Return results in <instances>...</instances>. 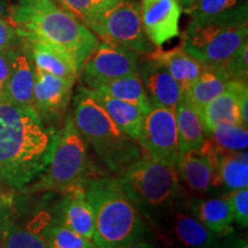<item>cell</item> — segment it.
Wrapping results in <instances>:
<instances>
[{
	"label": "cell",
	"mask_w": 248,
	"mask_h": 248,
	"mask_svg": "<svg viewBox=\"0 0 248 248\" xmlns=\"http://www.w3.org/2000/svg\"><path fill=\"white\" fill-rule=\"evenodd\" d=\"M58 132L32 107L0 101V183L20 191L44 171Z\"/></svg>",
	"instance_id": "obj_1"
},
{
	"label": "cell",
	"mask_w": 248,
	"mask_h": 248,
	"mask_svg": "<svg viewBox=\"0 0 248 248\" xmlns=\"http://www.w3.org/2000/svg\"><path fill=\"white\" fill-rule=\"evenodd\" d=\"M8 18L22 38L33 37L53 46L79 70L100 40L57 0H18Z\"/></svg>",
	"instance_id": "obj_2"
},
{
	"label": "cell",
	"mask_w": 248,
	"mask_h": 248,
	"mask_svg": "<svg viewBox=\"0 0 248 248\" xmlns=\"http://www.w3.org/2000/svg\"><path fill=\"white\" fill-rule=\"evenodd\" d=\"M85 195L94 212L92 241L98 248H120L142 240L147 228L117 178H88Z\"/></svg>",
	"instance_id": "obj_3"
},
{
	"label": "cell",
	"mask_w": 248,
	"mask_h": 248,
	"mask_svg": "<svg viewBox=\"0 0 248 248\" xmlns=\"http://www.w3.org/2000/svg\"><path fill=\"white\" fill-rule=\"evenodd\" d=\"M73 106L76 129L109 171L120 173L141 156L138 142L120 131L85 86H79Z\"/></svg>",
	"instance_id": "obj_4"
},
{
	"label": "cell",
	"mask_w": 248,
	"mask_h": 248,
	"mask_svg": "<svg viewBox=\"0 0 248 248\" xmlns=\"http://www.w3.org/2000/svg\"><path fill=\"white\" fill-rule=\"evenodd\" d=\"M117 178L140 214L170 209L178 200L179 173L176 163L142 154Z\"/></svg>",
	"instance_id": "obj_5"
},
{
	"label": "cell",
	"mask_w": 248,
	"mask_h": 248,
	"mask_svg": "<svg viewBox=\"0 0 248 248\" xmlns=\"http://www.w3.org/2000/svg\"><path fill=\"white\" fill-rule=\"evenodd\" d=\"M88 170L86 142L69 115L58 132L57 144L47 167L35 181L18 192L24 194L64 192L88 179Z\"/></svg>",
	"instance_id": "obj_6"
},
{
	"label": "cell",
	"mask_w": 248,
	"mask_h": 248,
	"mask_svg": "<svg viewBox=\"0 0 248 248\" xmlns=\"http://www.w3.org/2000/svg\"><path fill=\"white\" fill-rule=\"evenodd\" d=\"M246 42L247 24L190 22L182 33L181 47L201 63L221 67Z\"/></svg>",
	"instance_id": "obj_7"
},
{
	"label": "cell",
	"mask_w": 248,
	"mask_h": 248,
	"mask_svg": "<svg viewBox=\"0 0 248 248\" xmlns=\"http://www.w3.org/2000/svg\"><path fill=\"white\" fill-rule=\"evenodd\" d=\"M89 29L100 40L124 46L140 55H148L155 49L142 29L137 0H119L105 9Z\"/></svg>",
	"instance_id": "obj_8"
},
{
	"label": "cell",
	"mask_w": 248,
	"mask_h": 248,
	"mask_svg": "<svg viewBox=\"0 0 248 248\" xmlns=\"http://www.w3.org/2000/svg\"><path fill=\"white\" fill-rule=\"evenodd\" d=\"M140 54L124 46L99 40L94 51L86 59L79 75L85 88L95 90L110 80L138 71Z\"/></svg>",
	"instance_id": "obj_9"
},
{
	"label": "cell",
	"mask_w": 248,
	"mask_h": 248,
	"mask_svg": "<svg viewBox=\"0 0 248 248\" xmlns=\"http://www.w3.org/2000/svg\"><path fill=\"white\" fill-rule=\"evenodd\" d=\"M137 142L142 154L177 164L181 151L175 110L152 107L144 116Z\"/></svg>",
	"instance_id": "obj_10"
},
{
	"label": "cell",
	"mask_w": 248,
	"mask_h": 248,
	"mask_svg": "<svg viewBox=\"0 0 248 248\" xmlns=\"http://www.w3.org/2000/svg\"><path fill=\"white\" fill-rule=\"evenodd\" d=\"M139 12L142 29L155 47H162L181 35L183 7L177 0H141Z\"/></svg>",
	"instance_id": "obj_11"
},
{
	"label": "cell",
	"mask_w": 248,
	"mask_h": 248,
	"mask_svg": "<svg viewBox=\"0 0 248 248\" xmlns=\"http://www.w3.org/2000/svg\"><path fill=\"white\" fill-rule=\"evenodd\" d=\"M36 69V68H35ZM75 82L36 69L32 108L43 121H61L69 106Z\"/></svg>",
	"instance_id": "obj_12"
},
{
	"label": "cell",
	"mask_w": 248,
	"mask_h": 248,
	"mask_svg": "<svg viewBox=\"0 0 248 248\" xmlns=\"http://www.w3.org/2000/svg\"><path fill=\"white\" fill-rule=\"evenodd\" d=\"M138 73L152 106L175 110L183 97V89L168 69L159 61L146 57L139 62Z\"/></svg>",
	"instance_id": "obj_13"
},
{
	"label": "cell",
	"mask_w": 248,
	"mask_h": 248,
	"mask_svg": "<svg viewBox=\"0 0 248 248\" xmlns=\"http://www.w3.org/2000/svg\"><path fill=\"white\" fill-rule=\"evenodd\" d=\"M57 210L55 222L67 226L86 239L92 240L94 232V212L85 195L83 183L71 186L64 192Z\"/></svg>",
	"instance_id": "obj_14"
},
{
	"label": "cell",
	"mask_w": 248,
	"mask_h": 248,
	"mask_svg": "<svg viewBox=\"0 0 248 248\" xmlns=\"http://www.w3.org/2000/svg\"><path fill=\"white\" fill-rule=\"evenodd\" d=\"M245 89H248L247 82L245 80H230L226 91L213 99L198 111L202 123L204 135H208L210 130L217 124L229 123L245 126L239 106L240 94Z\"/></svg>",
	"instance_id": "obj_15"
},
{
	"label": "cell",
	"mask_w": 248,
	"mask_h": 248,
	"mask_svg": "<svg viewBox=\"0 0 248 248\" xmlns=\"http://www.w3.org/2000/svg\"><path fill=\"white\" fill-rule=\"evenodd\" d=\"M36 69L26 42L15 48L4 100L17 106L32 107Z\"/></svg>",
	"instance_id": "obj_16"
},
{
	"label": "cell",
	"mask_w": 248,
	"mask_h": 248,
	"mask_svg": "<svg viewBox=\"0 0 248 248\" xmlns=\"http://www.w3.org/2000/svg\"><path fill=\"white\" fill-rule=\"evenodd\" d=\"M183 11L191 22L248 24L247 0H194Z\"/></svg>",
	"instance_id": "obj_17"
},
{
	"label": "cell",
	"mask_w": 248,
	"mask_h": 248,
	"mask_svg": "<svg viewBox=\"0 0 248 248\" xmlns=\"http://www.w3.org/2000/svg\"><path fill=\"white\" fill-rule=\"evenodd\" d=\"M22 39L28 45L36 69L76 82L80 70L67 54L33 37H23Z\"/></svg>",
	"instance_id": "obj_18"
},
{
	"label": "cell",
	"mask_w": 248,
	"mask_h": 248,
	"mask_svg": "<svg viewBox=\"0 0 248 248\" xmlns=\"http://www.w3.org/2000/svg\"><path fill=\"white\" fill-rule=\"evenodd\" d=\"M190 214L216 234L230 233L233 219L231 204L226 197L199 199L190 198L186 200Z\"/></svg>",
	"instance_id": "obj_19"
},
{
	"label": "cell",
	"mask_w": 248,
	"mask_h": 248,
	"mask_svg": "<svg viewBox=\"0 0 248 248\" xmlns=\"http://www.w3.org/2000/svg\"><path fill=\"white\" fill-rule=\"evenodd\" d=\"M88 91L92 98L104 108L107 115L120 129V131H122L124 135L133 140L138 141L145 116L144 114L129 102L110 97L107 93L99 91V90L88 89Z\"/></svg>",
	"instance_id": "obj_20"
},
{
	"label": "cell",
	"mask_w": 248,
	"mask_h": 248,
	"mask_svg": "<svg viewBox=\"0 0 248 248\" xmlns=\"http://www.w3.org/2000/svg\"><path fill=\"white\" fill-rule=\"evenodd\" d=\"M179 177L197 193H207L215 188V175L208 157L200 150L181 153L177 161Z\"/></svg>",
	"instance_id": "obj_21"
},
{
	"label": "cell",
	"mask_w": 248,
	"mask_h": 248,
	"mask_svg": "<svg viewBox=\"0 0 248 248\" xmlns=\"http://www.w3.org/2000/svg\"><path fill=\"white\" fill-rule=\"evenodd\" d=\"M159 61L179 83L183 91L190 86L202 73L204 64L184 51L181 46L171 49L155 47L151 54L145 55Z\"/></svg>",
	"instance_id": "obj_22"
},
{
	"label": "cell",
	"mask_w": 248,
	"mask_h": 248,
	"mask_svg": "<svg viewBox=\"0 0 248 248\" xmlns=\"http://www.w3.org/2000/svg\"><path fill=\"white\" fill-rule=\"evenodd\" d=\"M229 84L230 79L223 74L219 68L204 64L201 75L183 91V94L191 102L197 111H199L213 99L226 91Z\"/></svg>",
	"instance_id": "obj_23"
},
{
	"label": "cell",
	"mask_w": 248,
	"mask_h": 248,
	"mask_svg": "<svg viewBox=\"0 0 248 248\" xmlns=\"http://www.w3.org/2000/svg\"><path fill=\"white\" fill-rule=\"evenodd\" d=\"M217 188H224L225 193L248 187L247 151L235 152L221 148L216 175Z\"/></svg>",
	"instance_id": "obj_24"
},
{
	"label": "cell",
	"mask_w": 248,
	"mask_h": 248,
	"mask_svg": "<svg viewBox=\"0 0 248 248\" xmlns=\"http://www.w3.org/2000/svg\"><path fill=\"white\" fill-rule=\"evenodd\" d=\"M175 117L181 153L191 150H200L206 139V135L199 113L184 97V94L175 108Z\"/></svg>",
	"instance_id": "obj_25"
},
{
	"label": "cell",
	"mask_w": 248,
	"mask_h": 248,
	"mask_svg": "<svg viewBox=\"0 0 248 248\" xmlns=\"http://www.w3.org/2000/svg\"><path fill=\"white\" fill-rule=\"evenodd\" d=\"M173 233L186 248H216L218 237L198 221L192 214L176 210L173 215Z\"/></svg>",
	"instance_id": "obj_26"
},
{
	"label": "cell",
	"mask_w": 248,
	"mask_h": 248,
	"mask_svg": "<svg viewBox=\"0 0 248 248\" xmlns=\"http://www.w3.org/2000/svg\"><path fill=\"white\" fill-rule=\"evenodd\" d=\"M95 90L107 93L110 97L129 102L137 107L144 115H146L153 107L145 91L138 71L130 74L128 76L121 77V78L110 80Z\"/></svg>",
	"instance_id": "obj_27"
},
{
	"label": "cell",
	"mask_w": 248,
	"mask_h": 248,
	"mask_svg": "<svg viewBox=\"0 0 248 248\" xmlns=\"http://www.w3.org/2000/svg\"><path fill=\"white\" fill-rule=\"evenodd\" d=\"M42 237L48 248H98L92 240L55 221L45 226Z\"/></svg>",
	"instance_id": "obj_28"
},
{
	"label": "cell",
	"mask_w": 248,
	"mask_h": 248,
	"mask_svg": "<svg viewBox=\"0 0 248 248\" xmlns=\"http://www.w3.org/2000/svg\"><path fill=\"white\" fill-rule=\"evenodd\" d=\"M218 147L226 151H247L248 130L247 128L235 124L222 123L210 130L206 136Z\"/></svg>",
	"instance_id": "obj_29"
},
{
	"label": "cell",
	"mask_w": 248,
	"mask_h": 248,
	"mask_svg": "<svg viewBox=\"0 0 248 248\" xmlns=\"http://www.w3.org/2000/svg\"><path fill=\"white\" fill-rule=\"evenodd\" d=\"M0 248H48L40 234L8 223L0 229Z\"/></svg>",
	"instance_id": "obj_30"
},
{
	"label": "cell",
	"mask_w": 248,
	"mask_h": 248,
	"mask_svg": "<svg viewBox=\"0 0 248 248\" xmlns=\"http://www.w3.org/2000/svg\"><path fill=\"white\" fill-rule=\"evenodd\" d=\"M64 9L90 28L105 9L119 0H57Z\"/></svg>",
	"instance_id": "obj_31"
},
{
	"label": "cell",
	"mask_w": 248,
	"mask_h": 248,
	"mask_svg": "<svg viewBox=\"0 0 248 248\" xmlns=\"http://www.w3.org/2000/svg\"><path fill=\"white\" fill-rule=\"evenodd\" d=\"M219 68L230 80H245L248 76V42L241 46L225 63Z\"/></svg>",
	"instance_id": "obj_32"
},
{
	"label": "cell",
	"mask_w": 248,
	"mask_h": 248,
	"mask_svg": "<svg viewBox=\"0 0 248 248\" xmlns=\"http://www.w3.org/2000/svg\"><path fill=\"white\" fill-rule=\"evenodd\" d=\"M231 204L233 219L241 228L248 225V187L232 191L226 194Z\"/></svg>",
	"instance_id": "obj_33"
},
{
	"label": "cell",
	"mask_w": 248,
	"mask_h": 248,
	"mask_svg": "<svg viewBox=\"0 0 248 248\" xmlns=\"http://www.w3.org/2000/svg\"><path fill=\"white\" fill-rule=\"evenodd\" d=\"M23 39L9 18H0V51L17 47Z\"/></svg>",
	"instance_id": "obj_34"
},
{
	"label": "cell",
	"mask_w": 248,
	"mask_h": 248,
	"mask_svg": "<svg viewBox=\"0 0 248 248\" xmlns=\"http://www.w3.org/2000/svg\"><path fill=\"white\" fill-rule=\"evenodd\" d=\"M15 48L16 47L0 51V101L5 99L6 88H7L8 78L11 75Z\"/></svg>",
	"instance_id": "obj_35"
},
{
	"label": "cell",
	"mask_w": 248,
	"mask_h": 248,
	"mask_svg": "<svg viewBox=\"0 0 248 248\" xmlns=\"http://www.w3.org/2000/svg\"><path fill=\"white\" fill-rule=\"evenodd\" d=\"M14 214V191H0V229L12 221Z\"/></svg>",
	"instance_id": "obj_36"
},
{
	"label": "cell",
	"mask_w": 248,
	"mask_h": 248,
	"mask_svg": "<svg viewBox=\"0 0 248 248\" xmlns=\"http://www.w3.org/2000/svg\"><path fill=\"white\" fill-rule=\"evenodd\" d=\"M11 13V6L7 0H0V18H8Z\"/></svg>",
	"instance_id": "obj_37"
},
{
	"label": "cell",
	"mask_w": 248,
	"mask_h": 248,
	"mask_svg": "<svg viewBox=\"0 0 248 248\" xmlns=\"http://www.w3.org/2000/svg\"><path fill=\"white\" fill-rule=\"evenodd\" d=\"M120 248H155V247L152 244L147 243V241L138 240V241H135V243L125 245V246H122Z\"/></svg>",
	"instance_id": "obj_38"
},
{
	"label": "cell",
	"mask_w": 248,
	"mask_h": 248,
	"mask_svg": "<svg viewBox=\"0 0 248 248\" xmlns=\"http://www.w3.org/2000/svg\"><path fill=\"white\" fill-rule=\"evenodd\" d=\"M177 1L181 4V6L183 7V9H184L185 7H187L188 5L192 4V2L194 1V0H177Z\"/></svg>",
	"instance_id": "obj_39"
},
{
	"label": "cell",
	"mask_w": 248,
	"mask_h": 248,
	"mask_svg": "<svg viewBox=\"0 0 248 248\" xmlns=\"http://www.w3.org/2000/svg\"><path fill=\"white\" fill-rule=\"evenodd\" d=\"M216 248H231L230 244H229V241H226L224 244H217Z\"/></svg>",
	"instance_id": "obj_40"
},
{
	"label": "cell",
	"mask_w": 248,
	"mask_h": 248,
	"mask_svg": "<svg viewBox=\"0 0 248 248\" xmlns=\"http://www.w3.org/2000/svg\"><path fill=\"white\" fill-rule=\"evenodd\" d=\"M6 190H11V188H8V187H6V186H4L1 184V183H0V191H6ZM14 191V190H13Z\"/></svg>",
	"instance_id": "obj_41"
}]
</instances>
